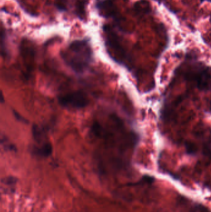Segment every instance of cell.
Segmentation results:
<instances>
[{
    "label": "cell",
    "mask_w": 211,
    "mask_h": 212,
    "mask_svg": "<svg viewBox=\"0 0 211 212\" xmlns=\"http://www.w3.org/2000/svg\"><path fill=\"white\" fill-rule=\"evenodd\" d=\"M61 55L71 70L77 73H82L90 65L93 52L88 40H76L71 43Z\"/></svg>",
    "instance_id": "1"
},
{
    "label": "cell",
    "mask_w": 211,
    "mask_h": 212,
    "mask_svg": "<svg viewBox=\"0 0 211 212\" xmlns=\"http://www.w3.org/2000/svg\"><path fill=\"white\" fill-rule=\"evenodd\" d=\"M191 54L189 56V63L181 67V71L186 80L191 82L201 90H206L211 85V68L192 59Z\"/></svg>",
    "instance_id": "2"
},
{
    "label": "cell",
    "mask_w": 211,
    "mask_h": 212,
    "mask_svg": "<svg viewBox=\"0 0 211 212\" xmlns=\"http://www.w3.org/2000/svg\"><path fill=\"white\" fill-rule=\"evenodd\" d=\"M87 96L80 91H74L59 97L60 104L71 109H80L89 104Z\"/></svg>",
    "instance_id": "3"
},
{
    "label": "cell",
    "mask_w": 211,
    "mask_h": 212,
    "mask_svg": "<svg viewBox=\"0 0 211 212\" xmlns=\"http://www.w3.org/2000/svg\"><path fill=\"white\" fill-rule=\"evenodd\" d=\"M33 152L35 155L41 157H48L52 153V146L50 143L47 142L44 144L34 147Z\"/></svg>",
    "instance_id": "4"
},
{
    "label": "cell",
    "mask_w": 211,
    "mask_h": 212,
    "mask_svg": "<svg viewBox=\"0 0 211 212\" xmlns=\"http://www.w3.org/2000/svg\"><path fill=\"white\" fill-rule=\"evenodd\" d=\"M2 184L4 186V191H7L9 192H14L15 185L16 184V179L12 177H9L4 179L2 181Z\"/></svg>",
    "instance_id": "5"
},
{
    "label": "cell",
    "mask_w": 211,
    "mask_h": 212,
    "mask_svg": "<svg viewBox=\"0 0 211 212\" xmlns=\"http://www.w3.org/2000/svg\"><path fill=\"white\" fill-rule=\"evenodd\" d=\"M192 212H206V210L201 206L196 207Z\"/></svg>",
    "instance_id": "6"
},
{
    "label": "cell",
    "mask_w": 211,
    "mask_h": 212,
    "mask_svg": "<svg viewBox=\"0 0 211 212\" xmlns=\"http://www.w3.org/2000/svg\"><path fill=\"white\" fill-rule=\"evenodd\" d=\"M209 111H210V113H211V108H210V110H209Z\"/></svg>",
    "instance_id": "7"
}]
</instances>
